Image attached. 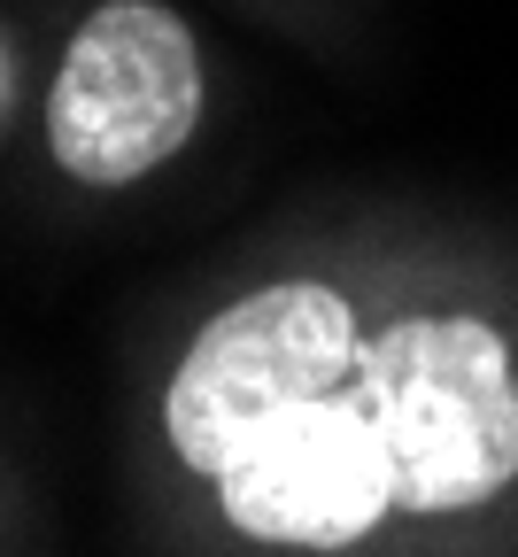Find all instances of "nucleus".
<instances>
[{
  "mask_svg": "<svg viewBox=\"0 0 518 557\" xmlns=\"http://www.w3.org/2000/svg\"><path fill=\"white\" fill-rule=\"evenodd\" d=\"M356 403L380 426L403 511H480L518 480V380L480 318H403L356 357Z\"/></svg>",
  "mask_w": 518,
  "mask_h": 557,
  "instance_id": "obj_1",
  "label": "nucleus"
},
{
  "mask_svg": "<svg viewBox=\"0 0 518 557\" xmlns=\"http://www.w3.org/2000/svg\"><path fill=\"white\" fill-rule=\"evenodd\" d=\"M356 372V310L325 278H279L225 302L163 380V442L186 472L217 480L286 410L341 395Z\"/></svg>",
  "mask_w": 518,
  "mask_h": 557,
  "instance_id": "obj_2",
  "label": "nucleus"
},
{
  "mask_svg": "<svg viewBox=\"0 0 518 557\" xmlns=\"http://www.w3.org/2000/svg\"><path fill=\"white\" fill-rule=\"evenodd\" d=\"M201 124V47L163 0H101L70 32L47 94V156L78 186L163 171Z\"/></svg>",
  "mask_w": 518,
  "mask_h": 557,
  "instance_id": "obj_3",
  "label": "nucleus"
},
{
  "mask_svg": "<svg viewBox=\"0 0 518 557\" xmlns=\"http://www.w3.org/2000/svg\"><path fill=\"white\" fill-rule=\"evenodd\" d=\"M209 487L225 527L271 549H348L395 511L387 442L356 395L286 410Z\"/></svg>",
  "mask_w": 518,
  "mask_h": 557,
  "instance_id": "obj_4",
  "label": "nucleus"
}]
</instances>
